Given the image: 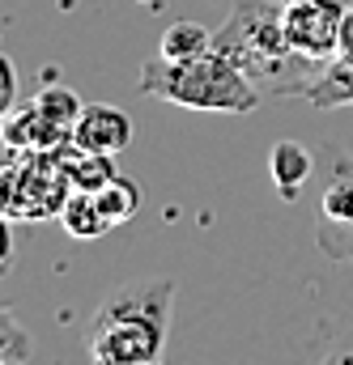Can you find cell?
Segmentation results:
<instances>
[{
    "mask_svg": "<svg viewBox=\"0 0 353 365\" xmlns=\"http://www.w3.org/2000/svg\"><path fill=\"white\" fill-rule=\"evenodd\" d=\"M175 310V280L149 276L115 284L89 314L86 353L94 365H154L162 361Z\"/></svg>",
    "mask_w": 353,
    "mask_h": 365,
    "instance_id": "6da1fadb",
    "label": "cell"
},
{
    "mask_svg": "<svg viewBox=\"0 0 353 365\" xmlns=\"http://www.w3.org/2000/svg\"><path fill=\"white\" fill-rule=\"evenodd\" d=\"M281 4L285 0H234L230 17L213 34V51L226 56L260 93L302 98L307 86L315 81L319 64L289 47L285 26H281Z\"/></svg>",
    "mask_w": 353,
    "mask_h": 365,
    "instance_id": "7a4b0ae2",
    "label": "cell"
},
{
    "mask_svg": "<svg viewBox=\"0 0 353 365\" xmlns=\"http://www.w3.org/2000/svg\"><path fill=\"white\" fill-rule=\"evenodd\" d=\"M141 93L187 106V110H213V115H252L260 106V98H264L217 51H204L196 60H162V56H154L141 68Z\"/></svg>",
    "mask_w": 353,
    "mask_h": 365,
    "instance_id": "3957f363",
    "label": "cell"
},
{
    "mask_svg": "<svg viewBox=\"0 0 353 365\" xmlns=\"http://www.w3.org/2000/svg\"><path fill=\"white\" fill-rule=\"evenodd\" d=\"M353 0H285L281 4V26L285 38L298 56L324 64L341 47V21Z\"/></svg>",
    "mask_w": 353,
    "mask_h": 365,
    "instance_id": "277c9868",
    "label": "cell"
},
{
    "mask_svg": "<svg viewBox=\"0 0 353 365\" xmlns=\"http://www.w3.org/2000/svg\"><path fill=\"white\" fill-rule=\"evenodd\" d=\"M73 145L115 158L132 145V119L111 102H89V106H81V119L73 123Z\"/></svg>",
    "mask_w": 353,
    "mask_h": 365,
    "instance_id": "5b68a950",
    "label": "cell"
},
{
    "mask_svg": "<svg viewBox=\"0 0 353 365\" xmlns=\"http://www.w3.org/2000/svg\"><path fill=\"white\" fill-rule=\"evenodd\" d=\"M0 128H4V145H9L13 153H30V149L51 153V149H60V145H69V140H73V132L56 128V123H51L34 102H26L21 110H13Z\"/></svg>",
    "mask_w": 353,
    "mask_h": 365,
    "instance_id": "8992f818",
    "label": "cell"
},
{
    "mask_svg": "<svg viewBox=\"0 0 353 365\" xmlns=\"http://www.w3.org/2000/svg\"><path fill=\"white\" fill-rule=\"evenodd\" d=\"M268 175L277 182V195L294 204L302 195V187L311 182V175H315V153L302 140H277L268 149Z\"/></svg>",
    "mask_w": 353,
    "mask_h": 365,
    "instance_id": "52a82bcc",
    "label": "cell"
},
{
    "mask_svg": "<svg viewBox=\"0 0 353 365\" xmlns=\"http://www.w3.org/2000/svg\"><path fill=\"white\" fill-rule=\"evenodd\" d=\"M302 98H307L311 106H319V110L353 106V60H345V56L324 60V64H319V73H315V81L307 86Z\"/></svg>",
    "mask_w": 353,
    "mask_h": 365,
    "instance_id": "ba28073f",
    "label": "cell"
},
{
    "mask_svg": "<svg viewBox=\"0 0 353 365\" xmlns=\"http://www.w3.org/2000/svg\"><path fill=\"white\" fill-rule=\"evenodd\" d=\"M60 225H64L69 238H77V242H94V238H102L106 230H115V225L106 221V212H102V204H98L94 191H73V195L64 200Z\"/></svg>",
    "mask_w": 353,
    "mask_h": 365,
    "instance_id": "9c48e42d",
    "label": "cell"
},
{
    "mask_svg": "<svg viewBox=\"0 0 353 365\" xmlns=\"http://www.w3.org/2000/svg\"><path fill=\"white\" fill-rule=\"evenodd\" d=\"M56 153H60V162H64V170H69V179H73L77 191H98V187H106V182L119 175V170H115V162H111L106 153L77 149L73 140H69V145H60Z\"/></svg>",
    "mask_w": 353,
    "mask_h": 365,
    "instance_id": "30bf717a",
    "label": "cell"
},
{
    "mask_svg": "<svg viewBox=\"0 0 353 365\" xmlns=\"http://www.w3.org/2000/svg\"><path fill=\"white\" fill-rule=\"evenodd\" d=\"M204 51H213V34L204 26H196V21H171L162 30V38H158L162 60H196Z\"/></svg>",
    "mask_w": 353,
    "mask_h": 365,
    "instance_id": "8fae6325",
    "label": "cell"
},
{
    "mask_svg": "<svg viewBox=\"0 0 353 365\" xmlns=\"http://www.w3.org/2000/svg\"><path fill=\"white\" fill-rule=\"evenodd\" d=\"M94 195H98V204H102V212H106L111 225H124V221H132L141 212V187L132 179H124V175H115L106 187H98Z\"/></svg>",
    "mask_w": 353,
    "mask_h": 365,
    "instance_id": "7c38bea8",
    "label": "cell"
},
{
    "mask_svg": "<svg viewBox=\"0 0 353 365\" xmlns=\"http://www.w3.org/2000/svg\"><path fill=\"white\" fill-rule=\"evenodd\" d=\"M30 102H34V106H39L56 128H64V132H73V123L81 119V106H86V102L69 90V86H43Z\"/></svg>",
    "mask_w": 353,
    "mask_h": 365,
    "instance_id": "4fadbf2b",
    "label": "cell"
},
{
    "mask_svg": "<svg viewBox=\"0 0 353 365\" xmlns=\"http://www.w3.org/2000/svg\"><path fill=\"white\" fill-rule=\"evenodd\" d=\"M0 212L9 221H34L30 217L26 179H21V162H0Z\"/></svg>",
    "mask_w": 353,
    "mask_h": 365,
    "instance_id": "5bb4252c",
    "label": "cell"
},
{
    "mask_svg": "<svg viewBox=\"0 0 353 365\" xmlns=\"http://www.w3.org/2000/svg\"><path fill=\"white\" fill-rule=\"evenodd\" d=\"M315 247L332 264H353V221L349 225H315Z\"/></svg>",
    "mask_w": 353,
    "mask_h": 365,
    "instance_id": "9a60e30c",
    "label": "cell"
},
{
    "mask_svg": "<svg viewBox=\"0 0 353 365\" xmlns=\"http://www.w3.org/2000/svg\"><path fill=\"white\" fill-rule=\"evenodd\" d=\"M0 357H9V361H26L30 357V336L9 314V306H0Z\"/></svg>",
    "mask_w": 353,
    "mask_h": 365,
    "instance_id": "2e32d148",
    "label": "cell"
},
{
    "mask_svg": "<svg viewBox=\"0 0 353 365\" xmlns=\"http://www.w3.org/2000/svg\"><path fill=\"white\" fill-rule=\"evenodd\" d=\"M13 110H17V68H13V60L0 51V123H4Z\"/></svg>",
    "mask_w": 353,
    "mask_h": 365,
    "instance_id": "e0dca14e",
    "label": "cell"
},
{
    "mask_svg": "<svg viewBox=\"0 0 353 365\" xmlns=\"http://www.w3.org/2000/svg\"><path fill=\"white\" fill-rule=\"evenodd\" d=\"M315 365H353V323L345 327V331H337V336H332L328 353H324Z\"/></svg>",
    "mask_w": 353,
    "mask_h": 365,
    "instance_id": "ac0fdd59",
    "label": "cell"
},
{
    "mask_svg": "<svg viewBox=\"0 0 353 365\" xmlns=\"http://www.w3.org/2000/svg\"><path fill=\"white\" fill-rule=\"evenodd\" d=\"M13 259H17V242H13V225L9 217L0 212V276L13 272Z\"/></svg>",
    "mask_w": 353,
    "mask_h": 365,
    "instance_id": "d6986e66",
    "label": "cell"
},
{
    "mask_svg": "<svg viewBox=\"0 0 353 365\" xmlns=\"http://www.w3.org/2000/svg\"><path fill=\"white\" fill-rule=\"evenodd\" d=\"M337 56L353 60V4L345 9V21H341V47H337Z\"/></svg>",
    "mask_w": 353,
    "mask_h": 365,
    "instance_id": "ffe728a7",
    "label": "cell"
},
{
    "mask_svg": "<svg viewBox=\"0 0 353 365\" xmlns=\"http://www.w3.org/2000/svg\"><path fill=\"white\" fill-rule=\"evenodd\" d=\"M0 365H17V361H9V357H0Z\"/></svg>",
    "mask_w": 353,
    "mask_h": 365,
    "instance_id": "44dd1931",
    "label": "cell"
},
{
    "mask_svg": "<svg viewBox=\"0 0 353 365\" xmlns=\"http://www.w3.org/2000/svg\"><path fill=\"white\" fill-rule=\"evenodd\" d=\"M0 145H4V128H0Z\"/></svg>",
    "mask_w": 353,
    "mask_h": 365,
    "instance_id": "7402d4cb",
    "label": "cell"
},
{
    "mask_svg": "<svg viewBox=\"0 0 353 365\" xmlns=\"http://www.w3.org/2000/svg\"><path fill=\"white\" fill-rule=\"evenodd\" d=\"M213 4H226V0H213Z\"/></svg>",
    "mask_w": 353,
    "mask_h": 365,
    "instance_id": "603a6c76",
    "label": "cell"
},
{
    "mask_svg": "<svg viewBox=\"0 0 353 365\" xmlns=\"http://www.w3.org/2000/svg\"><path fill=\"white\" fill-rule=\"evenodd\" d=\"M154 365H162V361H154Z\"/></svg>",
    "mask_w": 353,
    "mask_h": 365,
    "instance_id": "cb8c5ba5",
    "label": "cell"
}]
</instances>
